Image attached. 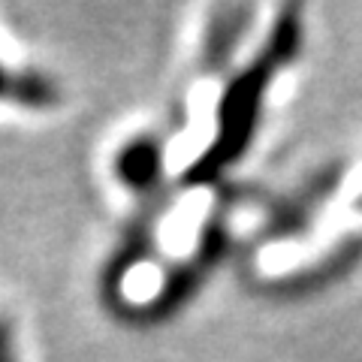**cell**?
<instances>
[{"instance_id": "cell-1", "label": "cell", "mask_w": 362, "mask_h": 362, "mask_svg": "<svg viewBox=\"0 0 362 362\" xmlns=\"http://www.w3.org/2000/svg\"><path fill=\"white\" fill-rule=\"evenodd\" d=\"M299 49H302V16L299 6H287L275 18L259 52L239 73L226 78L218 109H214V133L209 145L202 148V154L197 160H190V166L185 169L181 185L185 187L214 185L247 154L257 136L259 118H263L269 88L275 85V78L281 76L284 66L296 61Z\"/></svg>"}, {"instance_id": "cell-2", "label": "cell", "mask_w": 362, "mask_h": 362, "mask_svg": "<svg viewBox=\"0 0 362 362\" xmlns=\"http://www.w3.org/2000/svg\"><path fill=\"white\" fill-rule=\"evenodd\" d=\"M230 223H226L223 211H214L206 221L199 233L197 247L185 259L173 263V269L166 272V278L160 281L157 293L133 308V320L139 326H157L175 317L181 308H187L190 299L202 290V284L211 278V272L223 263L226 251H230Z\"/></svg>"}, {"instance_id": "cell-3", "label": "cell", "mask_w": 362, "mask_h": 362, "mask_svg": "<svg viewBox=\"0 0 362 362\" xmlns=\"http://www.w3.org/2000/svg\"><path fill=\"white\" fill-rule=\"evenodd\" d=\"M338 185H341V166L320 169L314 178H308L302 187H296L284 199L272 206L269 218L263 221V239L269 242H284L308 233L320 218V211L329 206Z\"/></svg>"}, {"instance_id": "cell-4", "label": "cell", "mask_w": 362, "mask_h": 362, "mask_svg": "<svg viewBox=\"0 0 362 362\" xmlns=\"http://www.w3.org/2000/svg\"><path fill=\"white\" fill-rule=\"evenodd\" d=\"M112 175H115V181L124 190H130V194L142 199H154L166 194L163 190V175H166L163 142L151 133L130 136L112 154Z\"/></svg>"}, {"instance_id": "cell-5", "label": "cell", "mask_w": 362, "mask_h": 362, "mask_svg": "<svg viewBox=\"0 0 362 362\" xmlns=\"http://www.w3.org/2000/svg\"><path fill=\"white\" fill-rule=\"evenodd\" d=\"M362 259V235H354V239L341 242L338 247H332L329 254H323L317 263H308V269H299L293 275L278 281V290H284L287 296H302V293H314L335 284L338 278H344L350 269Z\"/></svg>"}, {"instance_id": "cell-6", "label": "cell", "mask_w": 362, "mask_h": 362, "mask_svg": "<svg viewBox=\"0 0 362 362\" xmlns=\"http://www.w3.org/2000/svg\"><path fill=\"white\" fill-rule=\"evenodd\" d=\"M251 6H221L214 9V16L209 21L206 30V42H202V66L206 70H223L233 61L239 42L245 40L247 28H251Z\"/></svg>"}, {"instance_id": "cell-7", "label": "cell", "mask_w": 362, "mask_h": 362, "mask_svg": "<svg viewBox=\"0 0 362 362\" xmlns=\"http://www.w3.org/2000/svg\"><path fill=\"white\" fill-rule=\"evenodd\" d=\"M58 85L37 70H13L0 61V103L21 109H49L58 103Z\"/></svg>"}, {"instance_id": "cell-8", "label": "cell", "mask_w": 362, "mask_h": 362, "mask_svg": "<svg viewBox=\"0 0 362 362\" xmlns=\"http://www.w3.org/2000/svg\"><path fill=\"white\" fill-rule=\"evenodd\" d=\"M0 362H21L16 329H13V323L6 320V314H0Z\"/></svg>"}]
</instances>
